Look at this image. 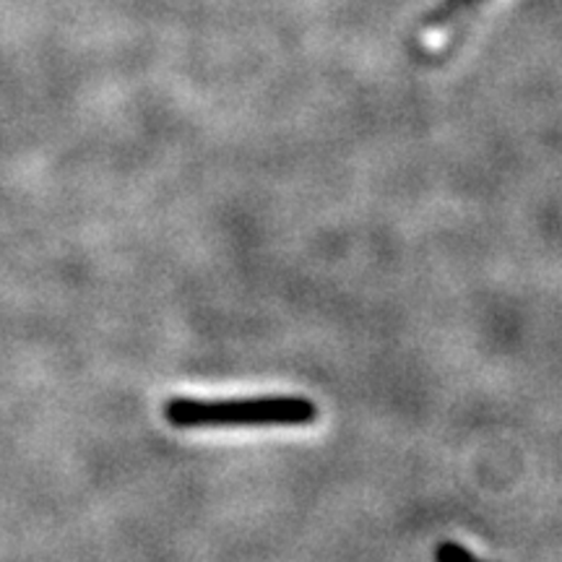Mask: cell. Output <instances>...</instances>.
I'll return each instance as SVG.
<instances>
[{
    "label": "cell",
    "mask_w": 562,
    "mask_h": 562,
    "mask_svg": "<svg viewBox=\"0 0 562 562\" xmlns=\"http://www.w3.org/2000/svg\"><path fill=\"white\" fill-rule=\"evenodd\" d=\"M438 562H484V560L474 558L472 552L463 550V547H459V544L446 542L438 547Z\"/></svg>",
    "instance_id": "3957f363"
},
{
    "label": "cell",
    "mask_w": 562,
    "mask_h": 562,
    "mask_svg": "<svg viewBox=\"0 0 562 562\" xmlns=\"http://www.w3.org/2000/svg\"><path fill=\"white\" fill-rule=\"evenodd\" d=\"M482 3L484 0H440V3L422 19V37H440V34L453 30L463 16H469L474 9H480Z\"/></svg>",
    "instance_id": "7a4b0ae2"
},
{
    "label": "cell",
    "mask_w": 562,
    "mask_h": 562,
    "mask_svg": "<svg viewBox=\"0 0 562 562\" xmlns=\"http://www.w3.org/2000/svg\"><path fill=\"white\" fill-rule=\"evenodd\" d=\"M165 419L175 430H206V427H302L318 419V406L305 396H261L237 402H199L170 398Z\"/></svg>",
    "instance_id": "6da1fadb"
}]
</instances>
